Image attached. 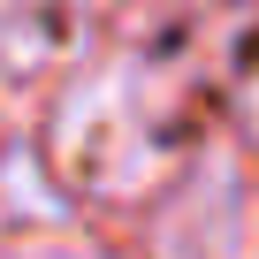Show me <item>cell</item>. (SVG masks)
Listing matches in <instances>:
<instances>
[{
	"instance_id": "obj_1",
	"label": "cell",
	"mask_w": 259,
	"mask_h": 259,
	"mask_svg": "<svg viewBox=\"0 0 259 259\" xmlns=\"http://www.w3.org/2000/svg\"><path fill=\"white\" fill-rule=\"evenodd\" d=\"M61 160L92 191H138L153 176L160 130H153V99L138 92V76H107L76 92V107L61 114Z\"/></svg>"
},
{
	"instance_id": "obj_3",
	"label": "cell",
	"mask_w": 259,
	"mask_h": 259,
	"mask_svg": "<svg viewBox=\"0 0 259 259\" xmlns=\"http://www.w3.org/2000/svg\"><path fill=\"white\" fill-rule=\"evenodd\" d=\"M8 259H92V251H76V244H23V251H8Z\"/></svg>"
},
{
	"instance_id": "obj_4",
	"label": "cell",
	"mask_w": 259,
	"mask_h": 259,
	"mask_svg": "<svg viewBox=\"0 0 259 259\" xmlns=\"http://www.w3.org/2000/svg\"><path fill=\"white\" fill-rule=\"evenodd\" d=\"M251 130H259V84H251Z\"/></svg>"
},
{
	"instance_id": "obj_2",
	"label": "cell",
	"mask_w": 259,
	"mask_h": 259,
	"mask_svg": "<svg viewBox=\"0 0 259 259\" xmlns=\"http://www.w3.org/2000/svg\"><path fill=\"white\" fill-rule=\"evenodd\" d=\"M229 259H259V206H244V221L229 236Z\"/></svg>"
}]
</instances>
